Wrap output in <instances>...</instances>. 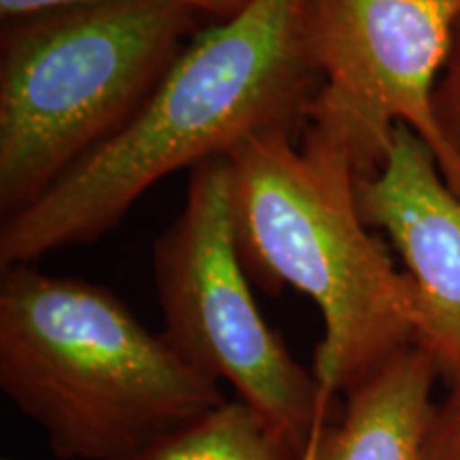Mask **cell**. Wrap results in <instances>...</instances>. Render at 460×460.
<instances>
[{
	"label": "cell",
	"mask_w": 460,
	"mask_h": 460,
	"mask_svg": "<svg viewBox=\"0 0 460 460\" xmlns=\"http://www.w3.org/2000/svg\"><path fill=\"white\" fill-rule=\"evenodd\" d=\"M305 0H254L190 39L141 111L0 226V269L96 241L171 172L264 132L303 135L320 75L303 43Z\"/></svg>",
	"instance_id": "1"
},
{
	"label": "cell",
	"mask_w": 460,
	"mask_h": 460,
	"mask_svg": "<svg viewBox=\"0 0 460 460\" xmlns=\"http://www.w3.org/2000/svg\"><path fill=\"white\" fill-rule=\"evenodd\" d=\"M0 388L79 460H149L226 402L105 286L32 264L0 273Z\"/></svg>",
	"instance_id": "2"
},
{
	"label": "cell",
	"mask_w": 460,
	"mask_h": 460,
	"mask_svg": "<svg viewBox=\"0 0 460 460\" xmlns=\"http://www.w3.org/2000/svg\"><path fill=\"white\" fill-rule=\"evenodd\" d=\"M239 250L264 288L318 305L314 376L337 399L413 345L410 288L360 214L356 171L339 154L264 132L228 156Z\"/></svg>",
	"instance_id": "3"
},
{
	"label": "cell",
	"mask_w": 460,
	"mask_h": 460,
	"mask_svg": "<svg viewBox=\"0 0 460 460\" xmlns=\"http://www.w3.org/2000/svg\"><path fill=\"white\" fill-rule=\"evenodd\" d=\"M172 4L96 0L3 20L0 214L26 209L141 111L197 34Z\"/></svg>",
	"instance_id": "4"
},
{
	"label": "cell",
	"mask_w": 460,
	"mask_h": 460,
	"mask_svg": "<svg viewBox=\"0 0 460 460\" xmlns=\"http://www.w3.org/2000/svg\"><path fill=\"white\" fill-rule=\"evenodd\" d=\"M166 337L188 365L226 382L303 454L337 399L295 360L252 295L237 239L228 156L190 172L186 203L154 243Z\"/></svg>",
	"instance_id": "5"
},
{
	"label": "cell",
	"mask_w": 460,
	"mask_h": 460,
	"mask_svg": "<svg viewBox=\"0 0 460 460\" xmlns=\"http://www.w3.org/2000/svg\"><path fill=\"white\" fill-rule=\"evenodd\" d=\"M460 0H305L303 43L320 75L301 141L339 154L358 177L386 160L407 126L460 197V160L441 137L435 92Z\"/></svg>",
	"instance_id": "6"
},
{
	"label": "cell",
	"mask_w": 460,
	"mask_h": 460,
	"mask_svg": "<svg viewBox=\"0 0 460 460\" xmlns=\"http://www.w3.org/2000/svg\"><path fill=\"white\" fill-rule=\"evenodd\" d=\"M356 199L405 267L413 348L437 382L460 388V197L427 143L399 126L384 164L356 180Z\"/></svg>",
	"instance_id": "7"
},
{
	"label": "cell",
	"mask_w": 460,
	"mask_h": 460,
	"mask_svg": "<svg viewBox=\"0 0 460 460\" xmlns=\"http://www.w3.org/2000/svg\"><path fill=\"white\" fill-rule=\"evenodd\" d=\"M437 382L430 360L407 348L352 393L301 460H418Z\"/></svg>",
	"instance_id": "8"
},
{
	"label": "cell",
	"mask_w": 460,
	"mask_h": 460,
	"mask_svg": "<svg viewBox=\"0 0 460 460\" xmlns=\"http://www.w3.org/2000/svg\"><path fill=\"white\" fill-rule=\"evenodd\" d=\"M303 452L243 401H226L149 460H301Z\"/></svg>",
	"instance_id": "9"
},
{
	"label": "cell",
	"mask_w": 460,
	"mask_h": 460,
	"mask_svg": "<svg viewBox=\"0 0 460 460\" xmlns=\"http://www.w3.org/2000/svg\"><path fill=\"white\" fill-rule=\"evenodd\" d=\"M77 3H96V0H0V17L3 20H11V17L37 13V11L43 9L65 7V4ZM137 3L172 4V7L192 11L199 17H211L214 24H217V22H228L239 13H243L254 0H137Z\"/></svg>",
	"instance_id": "10"
},
{
	"label": "cell",
	"mask_w": 460,
	"mask_h": 460,
	"mask_svg": "<svg viewBox=\"0 0 460 460\" xmlns=\"http://www.w3.org/2000/svg\"><path fill=\"white\" fill-rule=\"evenodd\" d=\"M418 460H460V388L447 390L430 410Z\"/></svg>",
	"instance_id": "11"
},
{
	"label": "cell",
	"mask_w": 460,
	"mask_h": 460,
	"mask_svg": "<svg viewBox=\"0 0 460 460\" xmlns=\"http://www.w3.org/2000/svg\"><path fill=\"white\" fill-rule=\"evenodd\" d=\"M435 118L441 137L460 160V22L454 32L450 56L435 92Z\"/></svg>",
	"instance_id": "12"
},
{
	"label": "cell",
	"mask_w": 460,
	"mask_h": 460,
	"mask_svg": "<svg viewBox=\"0 0 460 460\" xmlns=\"http://www.w3.org/2000/svg\"><path fill=\"white\" fill-rule=\"evenodd\" d=\"M4 460H7V458H4Z\"/></svg>",
	"instance_id": "13"
}]
</instances>
